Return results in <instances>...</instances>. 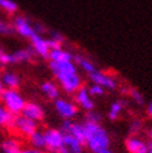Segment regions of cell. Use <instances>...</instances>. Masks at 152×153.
<instances>
[{
	"label": "cell",
	"mask_w": 152,
	"mask_h": 153,
	"mask_svg": "<svg viewBox=\"0 0 152 153\" xmlns=\"http://www.w3.org/2000/svg\"><path fill=\"white\" fill-rule=\"evenodd\" d=\"M49 66L57 83L66 94H75L82 86V79L74 61L50 62Z\"/></svg>",
	"instance_id": "6da1fadb"
},
{
	"label": "cell",
	"mask_w": 152,
	"mask_h": 153,
	"mask_svg": "<svg viewBox=\"0 0 152 153\" xmlns=\"http://www.w3.org/2000/svg\"><path fill=\"white\" fill-rule=\"evenodd\" d=\"M85 129V141L87 148L92 153H101L110 147V136L107 131L100 123H91L85 122L83 123Z\"/></svg>",
	"instance_id": "7a4b0ae2"
},
{
	"label": "cell",
	"mask_w": 152,
	"mask_h": 153,
	"mask_svg": "<svg viewBox=\"0 0 152 153\" xmlns=\"http://www.w3.org/2000/svg\"><path fill=\"white\" fill-rule=\"evenodd\" d=\"M0 100L3 102V106L13 113L14 116H18L19 113H21L22 108L26 103L24 96H22L18 90L14 88H5L3 90L1 95H0Z\"/></svg>",
	"instance_id": "3957f363"
},
{
	"label": "cell",
	"mask_w": 152,
	"mask_h": 153,
	"mask_svg": "<svg viewBox=\"0 0 152 153\" xmlns=\"http://www.w3.org/2000/svg\"><path fill=\"white\" fill-rule=\"evenodd\" d=\"M45 149L51 153H69L64 146V133L56 128H48L44 131Z\"/></svg>",
	"instance_id": "277c9868"
},
{
	"label": "cell",
	"mask_w": 152,
	"mask_h": 153,
	"mask_svg": "<svg viewBox=\"0 0 152 153\" xmlns=\"http://www.w3.org/2000/svg\"><path fill=\"white\" fill-rule=\"evenodd\" d=\"M11 127L16 131L19 134L24 136V137H29L31 136L34 132L37 131V122L30 120L25 116H15L14 121L11 123Z\"/></svg>",
	"instance_id": "5b68a950"
},
{
	"label": "cell",
	"mask_w": 152,
	"mask_h": 153,
	"mask_svg": "<svg viewBox=\"0 0 152 153\" xmlns=\"http://www.w3.org/2000/svg\"><path fill=\"white\" fill-rule=\"evenodd\" d=\"M54 107L57 114L64 120H72L77 114V105L63 97L56 98L54 102Z\"/></svg>",
	"instance_id": "8992f818"
},
{
	"label": "cell",
	"mask_w": 152,
	"mask_h": 153,
	"mask_svg": "<svg viewBox=\"0 0 152 153\" xmlns=\"http://www.w3.org/2000/svg\"><path fill=\"white\" fill-rule=\"evenodd\" d=\"M89 79L92 83H96V85L101 86L105 90H115L117 87V81L113 76L102 72L100 70H96L92 74L89 75Z\"/></svg>",
	"instance_id": "52a82bcc"
},
{
	"label": "cell",
	"mask_w": 152,
	"mask_h": 153,
	"mask_svg": "<svg viewBox=\"0 0 152 153\" xmlns=\"http://www.w3.org/2000/svg\"><path fill=\"white\" fill-rule=\"evenodd\" d=\"M11 26L14 29V31H16L20 36L25 37V39H29V40L36 34L34 26L31 25V22L29 21L28 18L22 16V15H19V16H16L14 19Z\"/></svg>",
	"instance_id": "ba28073f"
},
{
	"label": "cell",
	"mask_w": 152,
	"mask_h": 153,
	"mask_svg": "<svg viewBox=\"0 0 152 153\" xmlns=\"http://www.w3.org/2000/svg\"><path fill=\"white\" fill-rule=\"evenodd\" d=\"M60 131L63 133H69L74 136L75 138H77L83 143L85 141V129H83V125L79 123V122H72L71 120H65L61 125Z\"/></svg>",
	"instance_id": "9c48e42d"
},
{
	"label": "cell",
	"mask_w": 152,
	"mask_h": 153,
	"mask_svg": "<svg viewBox=\"0 0 152 153\" xmlns=\"http://www.w3.org/2000/svg\"><path fill=\"white\" fill-rule=\"evenodd\" d=\"M125 147L128 153H148V149H150L148 143L136 134L130 136L126 140Z\"/></svg>",
	"instance_id": "30bf717a"
},
{
	"label": "cell",
	"mask_w": 152,
	"mask_h": 153,
	"mask_svg": "<svg viewBox=\"0 0 152 153\" xmlns=\"http://www.w3.org/2000/svg\"><path fill=\"white\" fill-rule=\"evenodd\" d=\"M75 103L77 105V106H80L81 108L85 110L86 112L94 110L95 103H94L92 97H91L90 94H89L87 87L81 86V87L75 92Z\"/></svg>",
	"instance_id": "8fae6325"
},
{
	"label": "cell",
	"mask_w": 152,
	"mask_h": 153,
	"mask_svg": "<svg viewBox=\"0 0 152 153\" xmlns=\"http://www.w3.org/2000/svg\"><path fill=\"white\" fill-rule=\"evenodd\" d=\"M30 41H31V49L34 50L35 55H39L44 59L49 57V53H50L51 49L49 46L48 39H45V37H42L39 34H35L31 39H30Z\"/></svg>",
	"instance_id": "7c38bea8"
},
{
	"label": "cell",
	"mask_w": 152,
	"mask_h": 153,
	"mask_svg": "<svg viewBox=\"0 0 152 153\" xmlns=\"http://www.w3.org/2000/svg\"><path fill=\"white\" fill-rule=\"evenodd\" d=\"M21 114L25 116L30 120H33L35 122H39L44 118L45 113H44V110L40 105H37L35 102H26L24 108L21 111Z\"/></svg>",
	"instance_id": "4fadbf2b"
},
{
	"label": "cell",
	"mask_w": 152,
	"mask_h": 153,
	"mask_svg": "<svg viewBox=\"0 0 152 153\" xmlns=\"http://www.w3.org/2000/svg\"><path fill=\"white\" fill-rule=\"evenodd\" d=\"M34 55H35V52L31 49V46L26 48V49H19L16 51L9 53V65H11V64L29 62V61L33 60Z\"/></svg>",
	"instance_id": "5bb4252c"
},
{
	"label": "cell",
	"mask_w": 152,
	"mask_h": 153,
	"mask_svg": "<svg viewBox=\"0 0 152 153\" xmlns=\"http://www.w3.org/2000/svg\"><path fill=\"white\" fill-rule=\"evenodd\" d=\"M48 59L50 60V62H67V61H74V55L70 51L59 48L51 50Z\"/></svg>",
	"instance_id": "9a60e30c"
},
{
	"label": "cell",
	"mask_w": 152,
	"mask_h": 153,
	"mask_svg": "<svg viewBox=\"0 0 152 153\" xmlns=\"http://www.w3.org/2000/svg\"><path fill=\"white\" fill-rule=\"evenodd\" d=\"M64 146L69 153H82L83 143L69 133H64Z\"/></svg>",
	"instance_id": "2e32d148"
},
{
	"label": "cell",
	"mask_w": 152,
	"mask_h": 153,
	"mask_svg": "<svg viewBox=\"0 0 152 153\" xmlns=\"http://www.w3.org/2000/svg\"><path fill=\"white\" fill-rule=\"evenodd\" d=\"M3 86L6 88H14V90H18V87L20 86V77L11 71H5L1 75V81Z\"/></svg>",
	"instance_id": "e0dca14e"
},
{
	"label": "cell",
	"mask_w": 152,
	"mask_h": 153,
	"mask_svg": "<svg viewBox=\"0 0 152 153\" xmlns=\"http://www.w3.org/2000/svg\"><path fill=\"white\" fill-rule=\"evenodd\" d=\"M42 94L46 96L50 100H56V98L60 97V90H59V86L56 85L55 82L52 81H44L40 86Z\"/></svg>",
	"instance_id": "ac0fdd59"
},
{
	"label": "cell",
	"mask_w": 152,
	"mask_h": 153,
	"mask_svg": "<svg viewBox=\"0 0 152 153\" xmlns=\"http://www.w3.org/2000/svg\"><path fill=\"white\" fill-rule=\"evenodd\" d=\"M0 148H1L3 153H18L21 149V142L16 138H6L1 142L0 144Z\"/></svg>",
	"instance_id": "d6986e66"
},
{
	"label": "cell",
	"mask_w": 152,
	"mask_h": 153,
	"mask_svg": "<svg viewBox=\"0 0 152 153\" xmlns=\"http://www.w3.org/2000/svg\"><path fill=\"white\" fill-rule=\"evenodd\" d=\"M74 62L76 64V66L80 67L81 70H82L83 72H86L87 75L92 74L94 71H96V70H97L96 66H95L92 62H91V61H90L89 59L83 57V56H80V55L74 56Z\"/></svg>",
	"instance_id": "ffe728a7"
},
{
	"label": "cell",
	"mask_w": 152,
	"mask_h": 153,
	"mask_svg": "<svg viewBox=\"0 0 152 153\" xmlns=\"http://www.w3.org/2000/svg\"><path fill=\"white\" fill-rule=\"evenodd\" d=\"M125 106H126V102L125 101H121V100L113 101L111 103V106H110V108H109V118L111 121L117 120L121 116L122 111L125 110Z\"/></svg>",
	"instance_id": "44dd1931"
},
{
	"label": "cell",
	"mask_w": 152,
	"mask_h": 153,
	"mask_svg": "<svg viewBox=\"0 0 152 153\" xmlns=\"http://www.w3.org/2000/svg\"><path fill=\"white\" fill-rule=\"evenodd\" d=\"M29 142L31 144V147L35 149L41 151L42 148L45 149V138H44V132L36 131L31 136L29 137Z\"/></svg>",
	"instance_id": "7402d4cb"
},
{
	"label": "cell",
	"mask_w": 152,
	"mask_h": 153,
	"mask_svg": "<svg viewBox=\"0 0 152 153\" xmlns=\"http://www.w3.org/2000/svg\"><path fill=\"white\" fill-rule=\"evenodd\" d=\"M14 114L10 113L4 106H0V127H11Z\"/></svg>",
	"instance_id": "603a6c76"
},
{
	"label": "cell",
	"mask_w": 152,
	"mask_h": 153,
	"mask_svg": "<svg viewBox=\"0 0 152 153\" xmlns=\"http://www.w3.org/2000/svg\"><path fill=\"white\" fill-rule=\"evenodd\" d=\"M0 9L9 14H14L19 10V5L14 0H0Z\"/></svg>",
	"instance_id": "cb8c5ba5"
},
{
	"label": "cell",
	"mask_w": 152,
	"mask_h": 153,
	"mask_svg": "<svg viewBox=\"0 0 152 153\" xmlns=\"http://www.w3.org/2000/svg\"><path fill=\"white\" fill-rule=\"evenodd\" d=\"M127 92L130 94L131 100L137 106H142L143 103H145V97H143V95L140 92V91H137L136 88H128Z\"/></svg>",
	"instance_id": "d4e9b609"
},
{
	"label": "cell",
	"mask_w": 152,
	"mask_h": 153,
	"mask_svg": "<svg viewBox=\"0 0 152 153\" xmlns=\"http://www.w3.org/2000/svg\"><path fill=\"white\" fill-rule=\"evenodd\" d=\"M87 90H89V94L91 97H100L105 94V88L96 85V83H92L90 87H87Z\"/></svg>",
	"instance_id": "484cf974"
},
{
	"label": "cell",
	"mask_w": 152,
	"mask_h": 153,
	"mask_svg": "<svg viewBox=\"0 0 152 153\" xmlns=\"http://www.w3.org/2000/svg\"><path fill=\"white\" fill-rule=\"evenodd\" d=\"M85 122H91V123H100L102 121V117L100 113H97L95 111H89L85 116Z\"/></svg>",
	"instance_id": "4316f807"
},
{
	"label": "cell",
	"mask_w": 152,
	"mask_h": 153,
	"mask_svg": "<svg viewBox=\"0 0 152 153\" xmlns=\"http://www.w3.org/2000/svg\"><path fill=\"white\" fill-rule=\"evenodd\" d=\"M142 128V122L139 118H135L133 121H131V125H130V133L132 134H137Z\"/></svg>",
	"instance_id": "83f0119b"
},
{
	"label": "cell",
	"mask_w": 152,
	"mask_h": 153,
	"mask_svg": "<svg viewBox=\"0 0 152 153\" xmlns=\"http://www.w3.org/2000/svg\"><path fill=\"white\" fill-rule=\"evenodd\" d=\"M13 33H14L13 26L9 25L7 22L0 20V34H3V35H10Z\"/></svg>",
	"instance_id": "f1b7e54d"
},
{
	"label": "cell",
	"mask_w": 152,
	"mask_h": 153,
	"mask_svg": "<svg viewBox=\"0 0 152 153\" xmlns=\"http://www.w3.org/2000/svg\"><path fill=\"white\" fill-rule=\"evenodd\" d=\"M51 39L56 40V41L60 42V44L64 42V36L60 34V33H56V31H52V33H51Z\"/></svg>",
	"instance_id": "f546056e"
},
{
	"label": "cell",
	"mask_w": 152,
	"mask_h": 153,
	"mask_svg": "<svg viewBox=\"0 0 152 153\" xmlns=\"http://www.w3.org/2000/svg\"><path fill=\"white\" fill-rule=\"evenodd\" d=\"M18 153H41V151L35 149V148H33V147H30V148H21Z\"/></svg>",
	"instance_id": "4dcf8cb0"
},
{
	"label": "cell",
	"mask_w": 152,
	"mask_h": 153,
	"mask_svg": "<svg viewBox=\"0 0 152 153\" xmlns=\"http://www.w3.org/2000/svg\"><path fill=\"white\" fill-rule=\"evenodd\" d=\"M147 113H148V116L152 118V101L148 103V106H147Z\"/></svg>",
	"instance_id": "1f68e13d"
},
{
	"label": "cell",
	"mask_w": 152,
	"mask_h": 153,
	"mask_svg": "<svg viewBox=\"0 0 152 153\" xmlns=\"http://www.w3.org/2000/svg\"><path fill=\"white\" fill-rule=\"evenodd\" d=\"M148 137H150V140H151V142H152V128L150 129V132H148Z\"/></svg>",
	"instance_id": "d6a6232c"
},
{
	"label": "cell",
	"mask_w": 152,
	"mask_h": 153,
	"mask_svg": "<svg viewBox=\"0 0 152 153\" xmlns=\"http://www.w3.org/2000/svg\"><path fill=\"white\" fill-rule=\"evenodd\" d=\"M101 153H112L110 149H106V151H104V152H101Z\"/></svg>",
	"instance_id": "836d02e7"
},
{
	"label": "cell",
	"mask_w": 152,
	"mask_h": 153,
	"mask_svg": "<svg viewBox=\"0 0 152 153\" xmlns=\"http://www.w3.org/2000/svg\"><path fill=\"white\" fill-rule=\"evenodd\" d=\"M1 52H4V49H3L1 45H0V53H1Z\"/></svg>",
	"instance_id": "e575fe53"
},
{
	"label": "cell",
	"mask_w": 152,
	"mask_h": 153,
	"mask_svg": "<svg viewBox=\"0 0 152 153\" xmlns=\"http://www.w3.org/2000/svg\"><path fill=\"white\" fill-rule=\"evenodd\" d=\"M148 153H152V146L150 147V149H148Z\"/></svg>",
	"instance_id": "d590c367"
},
{
	"label": "cell",
	"mask_w": 152,
	"mask_h": 153,
	"mask_svg": "<svg viewBox=\"0 0 152 153\" xmlns=\"http://www.w3.org/2000/svg\"><path fill=\"white\" fill-rule=\"evenodd\" d=\"M0 153H3V152H0Z\"/></svg>",
	"instance_id": "8d00e7d4"
}]
</instances>
